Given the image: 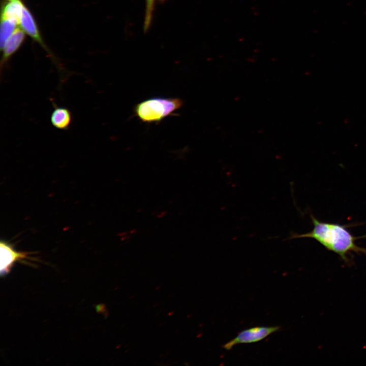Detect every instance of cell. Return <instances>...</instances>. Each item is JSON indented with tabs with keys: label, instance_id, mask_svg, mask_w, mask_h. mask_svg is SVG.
Wrapping results in <instances>:
<instances>
[{
	"label": "cell",
	"instance_id": "4",
	"mask_svg": "<svg viewBox=\"0 0 366 366\" xmlns=\"http://www.w3.org/2000/svg\"><path fill=\"white\" fill-rule=\"evenodd\" d=\"M0 272L2 277L6 276L10 272L15 262L30 258L28 256V253L17 252L11 245L3 240L0 243Z\"/></svg>",
	"mask_w": 366,
	"mask_h": 366
},
{
	"label": "cell",
	"instance_id": "6",
	"mask_svg": "<svg viewBox=\"0 0 366 366\" xmlns=\"http://www.w3.org/2000/svg\"><path fill=\"white\" fill-rule=\"evenodd\" d=\"M25 33L20 27H16L1 50L3 52L1 62V71L10 58L19 49L23 43Z\"/></svg>",
	"mask_w": 366,
	"mask_h": 366
},
{
	"label": "cell",
	"instance_id": "3",
	"mask_svg": "<svg viewBox=\"0 0 366 366\" xmlns=\"http://www.w3.org/2000/svg\"><path fill=\"white\" fill-rule=\"evenodd\" d=\"M280 328L279 326H257L246 329L239 332L234 338L224 344L222 347L227 350H230L237 344L256 343L279 330Z\"/></svg>",
	"mask_w": 366,
	"mask_h": 366
},
{
	"label": "cell",
	"instance_id": "10",
	"mask_svg": "<svg viewBox=\"0 0 366 366\" xmlns=\"http://www.w3.org/2000/svg\"><path fill=\"white\" fill-rule=\"evenodd\" d=\"M154 1V0H146V15L147 16H150L151 15Z\"/></svg>",
	"mask_w": 366,
	"mask_h": 366
},
{
	"label": "cell",
	"instance_id": "2",
	"mask_svg": "<svg viewBox=\"0 0 366 366\" xmlns=\"http://www.w3.org/2000/svg\"><path fill=\"white\" fill-rule=\"evenodd\" d=\"M182 105L179 98L154 97L138 103L135 107V113L143 122H158L173 114Z\"/></svg>",
	"mask_w": 366,
	"mask_h": 366
},
{
	"label": "cell",
	"instance_id": "8",
	"mask_svg": "<svg viewBox=\"0 0 366 366\" xmlns=\"http://www.w3.org/2000/svg\"><path fill=\"white\" fill-rule=\"evenodd\" d=\"M24 6L21 0H4L1 18L13 20L18 24Z\"/></svg>",
	"mask_w": 366,
	"mask_h": 366
},
{
	"label": "cell",
	"instance_id": "9",
	"mask_svg": "<svg viewBox=\"0 0 366 366\" xmlns=\"http://www.w3.org/2000/svg\"><path fill=\"white\" fill-rule=\"evenodd\" d=\"M18 23L15 21L6 18H2L0 26V47L2 50L5 43L15 29Z\"/></svg>",
	"mask_w": 366,
	"mask_h": 366
},
{
	"label": "cell",
	"instance_id": "1",
	"mask_svg": "<svg viewBox=\"0 0 366 366\" xmlns=\"http://www.w3.org/2000/svg\"><path fill=\"white\" fill-rule=\"evenodd\" d=\"M311 218L314 227L310 232L302 234L291 232L288 239L313 238L328 250L338 254L345 262L349 261L348 255L351 253L366 254V249L355 243L358 237L353 235L346 226L337 223L321 222L312 215Z\"/></svg>",
	"mask_w": 366,
	"mask_h": 366
},
{
	"label": "cell",
	"instance_id": "7",
	"mask_svg": "<svg viewBox=\"0 0 366 366\" xmlns=\"http://www.w3.org/2000/svg\"><path fill=\"white\" fill-rule=\"evenodd\" d=\"M54 109L50 115L51 125L56 129L68 130L72 121V114L67 108L59 107L53 103Z\"/></svg>",
	"mask_w": 366,
	"mask_h": 366
},
{
	"label": "cell",
	"instance_id": "5",
	"mask_svg": "<svg viewBox=\"0 0 366 366\" xmlns=\"http://www.w3.org/2000/svg\"><path fill=\"white\" fill-rule=\"evenodd\" d=\"M18 24L26 34L38 43L54 58L43 41L33 15L25 5Z\"/></svg>",
	"mask_w": 366,
	"mask_h": 366
}]
</instances>
